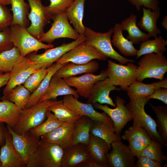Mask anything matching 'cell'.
I'll use <instances>...</instances> for the list:
<instances>
[{
  "instance_id": "1",
  "label": "cell",
  "mask_w": 167,
  "mask_h": 167,
  "mask_svg": "<svg viewBox=\"0 0 167 167\" xmlns=\"http://www.w3.org/2000/svg\"><path fill=\"white\" fill-rule=\"evenodd\" d=\"M26 167H61L64 149L59 145L41 138Z\"/></svg>"
},
{
  "instance_id": "2",
  "label": "cell",
  "mask_w": 167,
  "mask_h": 167,
  "mask_svg": "<svg viewBox=\"0 0 167 167\" xmlns=\"http://www.w3.org/2000/svg\"><path fill=\"white\" fill-rule=\"evenodd\" d=\"M149 100L146 97L129 99L126 106L131 113L133 126L141 127L148 133L152 140L164 143L156 128L155 121L145 112L144 107Z\"/></svg>"
},
{
  "instance_id": "3",
  "label": "cell",
  "mask_w": 167,
  "mask_h": 167,
  "mask_svg": "<svg viewBox=\"0 0 167 167\" xmlns=\"http://www.w3.org/2000/svg\"><path fill=\"white\" fill-rule=\"evenodd\" d=\"M61 101L47 100L38 102L30 108L22 109L19 119L12 128L16 133L21 135L36 127L44 121L48 108Z\"/></svg>"
},
{
  "instance_id": "4",
  "label": "cell",
  "mask_w": 167,
  "mask_h": 167,
  "mask_svg": "<svg viewBox=\"0 0 167 167\" xmlns=\"http://www.w3.org/2000/svg\"><path fill=\"white\" fill-rule=\"evenodd\" d=\"M113 28H110L105 33L97 32L89 28L86 27L84 35L86 40L84 43L92 46L107 57L118 61L120 64L124 65L135 61L122 56L117 52L112 46L111 37Z\"/></svg>"
},
{
  "instance_id": "5",
  "label": "cell",
  "mask_w": 167,
  "mask_h": 167,
  "mask_svg": "<svg viewBox=\"0 0 167 167\" xmlns=\"http://www.w3.org/2000/svg\"><path fill=\"white\" fill-rule=\"evenodd\" d=\"M137 80L146 78L163 79L167 72V58L164 54L150 53L143 55L138 62Z\"/></svg>"
},
{
  "instance_id": "6",
  "label": "cell",
  "mask_w": 167,
  "mask_h": 167,
  "mask_svg": "<svg viewBox=\"0 0 167 167\" xmlns=\"http://www.w3.org/2000/svg\"><path fill=\"white\" fill-rule=\"evenodd\" d=\"M10 29L11 40L22 56L25 57L33 51L36 52L41 49H47L54 47L52 43H43L30 34L27 28L20 25H11Z\"/></svg>"
},
{
  "instance_id": "7",
  "label": "cell",
  "mask_w": 167,
  "mask_h": 167,
  "mask_svg": "<svg viewBox=\"0 0 167 167\" xmlns=\"http://www.w3.org/2000/svg\"><path fill=\"white\" fill-rule=\"evenodd\" d=\"M51 19L53 22L51 28L43 34L39 41L51 44L55 40L60 38H70L75 40L79 38L80 35L70 24L65 12L52 15Z\"/></svg>"
},
{
  "instance_id": "8",
  "label": "cell",
  "mask_w": 167,
  "mask_h": 167,
  "mask_svg": "<svg viewBox=\"0 0 167 167\" xmlns=\"http://www.w3.org/2000/svg\"><path fill=\"white\" fill-rule=\"evenodd\" d=\"M27 1L30 9L28 18L31 24L27 29L33 36L39 40L44 33L45 27L50 23L52 15L47 6L42 4L41 0Z\"/></svg>"
},
{
  "instance_id": "9",
  "label": "cell",
  "mask_w": 167,
  "mask_h": 167,
  "mask_svg": "<svg viewBox=\"0 0 167 167\" xmlns=\"http://www.w3.org/2000/svg\"><path fill=\"white\" fill-rule=\"evenodd\" d=\"M125 65L108 60L106 69L108 77L113 85L119 86L121 90L126 91L127 88L137 80V66L129 62Z\"/></svg>"
},
{
  "instance_id": "10",
  "label": "cell",
  "mask_w": 167,
  "mask_h": 167,
  "mask_svg": "<svg viewBox=\"0 0 167 167\" xmlns=\"http://www.w3.org/2000/svg\"><path fill=\"white\" fill-rule=\"evenodd\" d=\"M43 67L42 64L33 62L28 58L21 55L10 72V78L3 93L23 84L31 74Z\"/></svg>"
},
{
  "instance_id": "11",
  "label": "cell",
  "mask_w": 167,
  "mask_h": 167,
  "mask_svg": "<svg viewBox=\"0 0 167 167\" xmlns=\"http://www.w3.org/2000/svg\"><path fill=\"white\" fill-rule=\"evenodd\" d=\"M107 58L94 47L85 44L83 42L65 54L56 63L64 64L71 62L83 64L94 59L105 61Z\"/></svg>"
},
{
  "instance_id": "12",
  "label": "cell",
  "mask_w": 167,
  "mask_h": 167,
  "mask_svg": "<svg viewBox=\"0 0 167 167\" xmlns=\"http://www.w3.org/2000/svg\"><path fill=\"white\" fill-rule=\"evenodd\" d=\"M62 101L66 105L75 113L88 117L93 120L103 122L115 132L113 122L109 117L104 112L101 113L96 111L92 104L81 102L71 95H65Z\"/></svg>"
},
{
  "instance_id": "13",
  "label": "cell",
  "mask_w": 167,
  "mask_h": 167,
  "mask_svg": "<svg viewBox=\"0 0 167 167\" xmlns=\"http://www.w3.org/2000/svg\"><path fill=\"white\" fill-rule=\"evenodd\" d=\"M6 127L11 136L16 152L27 165L30 157L36 149L40 137L35 135L30 130L19 135L7 125Z\"/></svg>"
},
{
  "instance_id": "14",
  "label": "cell",
  "mask_w": 167,
  "mask_h": 167,
  "mask_svg": "<svg viewBox=\"0 0 167 167\" xmlns=\"http://www.w3.org/2000/svg\"><path fill=\"white\" fill-rule=\"evenodd\" d=\"M125 103L124 99L117 96L115 100L116 106L114 109L98 103L93 104L95 108L103 111L109 117L113 122L115 133L119 136L127 123L133 119L131 113L125 105Z\"/></svg>"
},
{
  "instance_id": "15",
  "label": "cell",
  "mask_w": 167,
  "mask_h": 167,
  "mask_svg": "<svg viewBox=\"0 0 167 167\" xmlns=\"http://www.w3.org/2000/svg\"><path fill=\"white\" fill-rule=\"evenodd\" d=\"M111 146V150L106 155L109 167H135V156L128 146L121 140L113 142Z\"/></svg>"
},
{
  "instance_id": "16",
  "label": "cell",
  "mask_w": 167,
  "mask_h": 167,
  "mask_svg": "<svg viewBox=\"0 0 167 167\" xmlns=\"http://www.w3.org/2000/svg\"><path fill=\"white\" fill-rule=\"evenodd\" d=\"M85 40V36L80 35L79 39L71 43H63L58 47L49 49L41 54H31L28 58L33 62L42 64L44 67L47 68L66 53L77 45L84 42Z\"/></svg>"
},
{
  "instance_id": "17",
  "label": "cell",
  "mask_w": 167,
  "mask_h": 167,
  "mask_svg": "<svg viewBox=\"0 0 167 167\" xmlns=\"http://www.w3.org/2000/svg\"><path fill=\"white\" fill-rule=\"evenodd\" d=\"M107 77L106 70H103L98 75L86 73L79 76H73L63 79L70 86L76 88V91L79 95L87 99L95 84Z\"/></svg>"
},
{
  "instance_id": "18",
  "label": "cell",
  "mask_w": 167,
  "mask_h": 167,
  "mask_svg": "<svg viewBox=\"0 0 167 167\" xmlns=\"http://www.w3.org/2000/svg\"><path fill=\"white\" fill-rule=\"evenodd\" d=\"M120 88H117L113 84L108 77L104 79L96 82L92 87L87 103L94 104H107L115 107V104L109 96L110 92L113 90L120 91Z\"/></svg>"
},
{
  "instance_id": "19",
  "label": "cell",
  "mask_w": 167,
  "mask_h": 167,
  "mask_svg": "<svg viewBox=\"0 0 167 167\" xmlns=\"http://www.w3.org/2000/svg\"><path fill=\"white\" fill-rule=\"evenodd\" d=\"M129 143L128 146L135 157L140 156L142 150L148 144L152 139L147 132L141 127L131 126L125 131L121 136Z\"/></svg>"
},
{
  "instance_id": "20",
  "label": "cell",
  "mask_w": 167,
  "mask_h": 167,
  "mask_svg": "<svg viewBox=\"0 0 167 167\" xmlns=\"http://www.w3.org/2000/svg\"><path fill=\"white\" fill-rule=\"evenodd\" d=\"M5 143L0 150V160L2 167H26V163L16 152L13 145L11 136L7 128L4 127Z\"/></svg>"
},
{
  "instance_id": "21",
  "label": "cell",
  "mask_w": 167,
  "mask_h": 167,
  "mask_svg": "<svg viewBox=\"0 0 167 167\" xmlns=\"http://www.w3.org/2000/svg\"><path fill=\"white\" fill-rule=\"evenodd\" d=\"M64 149L61 167H77L91 158L86 145L84 144L70 145Z\"/></svg>"
},
{
  "instance_id": "22",
  "label": "cell",
  "mask_w": 167,
  "mask_h": 167,
  "mask_svg": "<svg viewBox=\"0 0 167 167\" xmlns=\"http://www.w3.org/2000/svg\"><path fill=\"white\" fill-rule=\"evenodd\" d=\"M91 158L101 167H108L106 154L111 146L104 140L90 133L89 141L86 145Z\"/></svg>"
},
{
  "instance_id": "23",
  "label": "cell",
  "mask_w": 167,
  "mask_h": 167,
  "mask_svg": "<svg viewBox=\"0 0 167 167\" xmlns=\"http://www.w3.org/2000/svg\"><path fill=\"white\" fill-rule=\"evenodd\" d=\"M99 68V65L98 62L93 60L83 64L69 62L60 67L53 76L64 78L82 74H93L97 71Z\"/></svg>"
},
{
  "instance_id": "24",
  "label": "cell",
  "mask_w": 167,
  "mask_h": 167,
  "mask_svg": "<svg viewBox=\"0 0 167 167\" xmlns=\"http://www.w3.org/2000/svg\"><path fill=\"white\" fill-rule=\"evenodd\" d=\"M71 95L76 99L79 95L76 90L72 88L63 78L52 76L47 90L39 102L49 99H57L58 96Z\"/></svg>"
},
{
  "instance_id": "25",
  "label": "cell",
  "mask_w": 167,
  "mask_h": 167,
  "mask_svg": "<svg viewBox=\"0 0 167 167\" xmlns=\"http://www.w3.org/2000/svg\"><path fill=\"white\" fill-rule=\"evenodd\" d=\"M74 128V124L65 123L40 138L48 142L58 144L64 149L71 145Z\"/></svg>"
},
{
  "instance_id": "26",
  "label": "cell",
  "mask_w": 167,
  "mask_h": 167,
  "mask_svg": "<svg viewBox=\"0 0 167 167\" xmlns=\"http://www.w3.org/2000/svg\"><path fill=\"white\" fill-rule=\"evenodd\" d=\"M161 87L167 88V78L150 84L137 80L127 88L126 91L129 99H133L146 97L152 94L156 89Z\"/></svg>"
},
{
  "instance_id": "27",
  "label": "cell",
  "mask_w": 167,
  "mask_h": 167,
  "mask_svg": "<svg viewBox=\"0 0 167 167\" xmlns=\"http://www.w3.org/2000/svg\"><path fill=\"white\" fill-rule=\"evenodd\" d=\"M137 16L131 13L130 16L122 20L120 24L122 30L127 31L126 38L133 44H137L150 38L148 33L142 31L137 24Z\"/></svg>"
},
{
  "instance_id": "28",
  "label": "cell",
  "mask_w": 167,
  "mask_h": 167,
  "mask_svg": "<svg viewBox=\"0 0 167 167\" xmlns=\"http://www.w3.org/2000/svg\"><path fill=\"white\" fill-rule=\"evenodd\" d=\"M143 15L137 23L139 28L148 32L150 37H155L161 33L157 27V23L161 15L160 11L152 10L142 7Z\"/></svg>"
},
{
  "instance_id": "29",
  "label": "cell",
  "mask_w": 167,
  "mask_h": 167,
  "mask_svg": "<svg viewBox=\"0 0 167 167\" xmlns=\"http://www.w3.org/2000/svg\"><path fill=\"white\" fill-rule=\"evenodd\" d=\"M93 120L82 116L74 123V131L71 145L79 143L87 145L90 137V130Z\"/></svg>"
},
{
  "instance_id": "30",
  "label": "cell",
  "mask_w": 167,
  "mask_h": 167,
  "mask_svg": "<svg viewBox=\"0 0 167 167\" xmlns=\"http://www.w3.org/2000/svg\"><path fill=\"white\" fill-rule=\"evenodd\" d=\"M86 0H74L65 12L75 30L80 35H84L85 27L83 23Z\"/></svg>"
},
{
  "instance_id": "31",
  "label": "cell",
  "mask_w": 167,
  "mask_h": 167,
  "mask_svg": "<svg viewBox=\"0 0 167 167\" xmlns=\"http://www.w3.org/2000/svg\"><path fill=\"white\" fill-rule=\"evenodd\" d=\"M113 28V35L111 42L113 45L117 48L120 52L126 57L136 55L138 50L134 46L133 43L125 37L120 24L116 23Z\"/></svg>"
},
{
  "instance_id": "32",
  "label": "cell",
  "mask_w": 167,
  "mask_h": 167,
  "mask_svg": "<svg viewBox=\"0 0 167 167\" xmlns=\"http://www.w3.org/2000/svg\"><path fill=\"white\" fill-rule=\"evenodd\" d=\"M0 101V122L5 123L12 128L19 119L22 109L11 101Z\"/></svg>"
},
{
  "instance_id": "33",
  "label": "cell",
  "mask_w": 167,
  "mask_h": 167,
  "mask_svg": "<svg viewBox=\"0 0 167 167\" xmlns=\"http://www.w3.org/2000/svg\"><path fill=\"white\" fill-rule=\"evenodd\" d=\"M64 64L56 63L47 68L48 71L46 74L37 88L31 94L29 100L26 105L25 109L30 108L39 102L47 90L51 79L54 74Z\"/></svg>"
},
{
  "instance_id": "34",
  "label": "cell",
  "mask_w": 167,
  "mask_h": 167,
  "mask_svg": "<svg viewBox=\"0 0 167 167\" xmlns=\"http://www.w3.org/2000/svg\"><path fill=\"white\" fill-rule=\"evenodd\" d=\"M11 10L13 13V20L11 25L18 24L28 28L29 20L28 18L30 6L25 0H10Z\"/></svg>"
},
{
  "instance_id": "35",
  "label": "cell",
  "mask_w": 167,
  "mask_h": 167,
  "mask_svg": "<svg viewBox=\"0 0 167 167\" xmlns=\"http://www.w3.org/2000/svg\"><path fill=\"white\" fill-rule=\"evenodd\" d=\"M3 96L0 99L11 101L22 109L29 101L31 93L22 84L19 85L9 92L3 93Z\"/></svg>"
},
{
  "instance_id": "36",
  "label": "cell",
  "mask_w": 167,
  "mask_h": 167,
  "mask_svg": "<svg viewBox=\"0 0 167 167\" xmlns=\"http://www.w3.org/2000/svg\"><path fill=\"white\" fill-rule=\"evenodd\" d=\"M167 41L161 36H156L153 40L149 39L140 43V48L138 50L136 59L145 54L154 53L164 54L166 52Z\"/></svg>"
},
{
  "instance_id": "37",
  "label": "cell",
  "mask_w": 167,
  "mask_h": 167,
  "mask_svg": "<svg viewBox=\"0 0 167 167\" xmlns=\"http://www.w3.org/2000/svg\"><path fill=\"white\" fill-rule=\"evenodd\" d=\"M90 133L104 140L108 145L114 141L121 140V136L117 135L109 126L101 122L93 120Z\"/></svg>"
},
{
  "instance_id": "38",
  "label": "cell",
  "mask_w": 167,
  "mask_h": 167,
  "mask_svg": "<svg viewBox=\"0 0 167 167\" xmlns=\"http://www.w3.org/2000/svg\"><path fill=\"white\" fill-rule=\"evenodd\" d=\"M47 110L52 112L60 121L69 124H74L82 116L75 113L66 105L62 100L49 106Z\"/></svg>"
},
{
  "instance_id": "39",
  "label": "cell",
  "mask_w": 167,
  "mask_h": 167,
  "mask_svg": "<svg viewBox=\"0 0 167 167\" xmlns=\"http://www.w3.org/2000/svg\"><path fill=\"white\" fill-rule=\"evenodd\" d=\"M155 112L156 119L155 121L157 131L162 138L164 145L167 146V107L155 106L150 103Z\"/></svg>"
},
{
  "instance_id": "40",
  "label": "cell",
  "mask_w": 167,
  "mask_h": 167,
  "mask_svg": "<svg viewBox=\"0 0 167 167\" xmlns=\"http://www.w3.org/2000/svg\"><path fill=\"white\" fill-rule=\"evenodd\" d=\"M46 116V119L45 121L30 130L37 136L41 137L47 134L65 123L59 120L50 111H47Z\"/></svg>"
},
{
  "instance_id": "41",
  "label": "cell",
  "mask_w": 167,
  "mask_h": 167,
  "mask_svg": "<svg viewBox=\"0 0 167 167\" xmlns=\"http://www.w3.org/2000/svg\"><path fill=\"white\" fill-rule=\"evenodd\" d=\"M21 56L18 49L14 46L0 54V72H10Z\"/></svg>"
},
{
  "instance_id": "42",
  "label": "cell",
  "mask_w": 167,
  "mask_h": 167,
  "mask_svg": "<svg viewBox=\"0 0 167 167\" xmlns=\"http://www.w3.org/2000/svg\"><path fill=\"white\" fill-rule=\"evenodd\" d=\"M164 145L161 143L152 140L150 143L142 151L140 156L148 157L153 161L162 164L167 160V157L163 151Z\"/></svg>"
},
{
  "instance_id": "43",
  "label": "cell",
  "mask_w": 167,
  "mask_h": 167,
  "mask_svg": "<svg viewBox=\"0 0 167 167\" xmlns=\"http://www.w3.org/2000/svg\"><path fill=\"white\" fill-rule=\"evenodd\" d=\"M47 71V68L45 67L39 69L29 76L23 85L32 93L38 87Z\"/></svg>"
},
{
  "instance_id": "44",
  "label": "cell",
  "mask_w": 167,
  "mask_h": 167,
  "mask_svg": "<svg viewBox=\"0 0 167 167\" xmlns=\"http://www.w3.org/2000/svg\"><path fill=\"white\" fill-rule=\"evenodd\" d=\"M50 4L47 6L52 15L60 12H65L74 0H49Z\"/></svg>"
},
{
  "instance_id": "45",
  "label": "cell",
  "mask_w": 167,
  "mask_h": 167,
  "mask_svg": "<svg viewBox=\"0 0 167 167\" xmlns=\"http://www.w3.org/2000/svg\"><path fill=\"white\" fill-rule=\"evenodd\" d=\"M13 18L10 9L6 6L0 3V32L10 27Z\"/></svg>"
},
{
  "instance_id": "46",
  "label": "cell",
  "mask_w": 167,
  "mask_h": 167,
  "mask_svg": "<svg viewBox=\"0 0 167 167\" xmlns=\"http://www.w3.org/2000/svg\"><path fill=\"white\" fill-rule=\"evenodd\" d=\"M130 3L134 6L139 11L143 6L152 10H159L160 2L158 0H127Z\"/></svg>"
},
{
  "instance_id": "47",
  "label": "cell",
  "mask_w": 167,
  "mask_h": 167,
  "mask_svg": "<svg viewBox=\"0 0 167 167\" xmlns=\"http://www.w3.org/2000/svg\"><path fill=\"white\" fill-rule=\"evenodd\" d=\"M14 47L10 38V27L0 32V54Z\"/></svg>"
},
{
  "instance_id": "48",
  "label": "cell",
  "mask_w": 167,
  "mask_h": 167,
  "mask_svg": "<svg viewBox=\"0 0 167 167\" xmlns=\"http://www.w3.org/2000/svg\"><path fill=\"white\" fill-rule=\"evenodd\" d=\"M135 167H162V163L154 161L147 156H140L137 157Z\"/></svg>"
},
{
  "instance_id": "49",
  "label": "cell",
  "mask_w": 167,
  "mask_h": 167,
  "mask_svg": "<svg viewBox=\"0 0 167 167\" xmlns=\"http://www.w3.org/2000/svg\"><path fill=\"white\" fill-rule=\"evenodd\" d=\"M148 99L159 100L167 105V88H159L156 89L152 94L146 97Z\"/></svg>"
},
{
  "instance_id": "50",
  "label": "cell",
  "mask_w": 167,
  "mask_h": 167,
  "mask_svg": "<svg viewBox=\"0 0 167 167\" xmlns=\"http://www.w3.org/2000/svg\"><path fill=\"white\" fill-rule=\"evenodd\" d=\"M10 72H0V88L6 85L10 79Z\"/></svg>"
},
{
  "instance_id": "51",
  "label": "cell",
  "mask_w": 167,
  "mask_h": 167,
  "mask_svg": "<svg viewBox=\"0 0 167 167\" xmlns=\"http://www.w3.org/2000/svg\"><path fill=\"white\" fill-rule=\"evenodd\" d=\"M77 167H101L97 164L91 158L88 160L79 164Z\"/></svg>"
},
{
  "instance_id": "52",
  "label": "cell",
  "mask_w": 167,
  "mask_h": 167,
  "mask_svg": "<svg viewBox=\"0 0 167 167\" xmlns=\"http://www.w3.org/2000/svg\"><path fill=\"white\" fill-rule=\"evenodd\" d=\"M3 123L0 122V147L3 145L5 142V137L4 132V126Z\"/></svg>"
},
{
  "instance_id": "53",
  "label": "cell",
  "mask_w": 167,
  "mask_h": 167,
  "mask_svg": "<svg viewBox=\"0 0 167 167\" xmlns=\"http://www.w3.org/2000/svg\"><path fill=\"white\" fill-rule=\"evenodd\" d=\"M162 26L166 30L167 29V16H165L161 23Z\"/></svg>"
},
{
  "instance_id": "54",
  "label": "cell",
  "mask_w": 167,
  "mask_h": 167,
  "mask_svg": "<svg viewBox=\"0 0 167 167\" xmlns=\"http://www.w3.org/2000/svg\"><path fill=\"white\" fill-rule=\"evenodd\" d=\"M0 3L6 6L11 4L10 0H0Z\"/></svg>"
},
{
  "instance_id": "55",
  "label": "cell",
  "mask_w": 167,
  "mask_h": 167,
  "mask_svg": "<svg viewBox=\"0 0 167 167\" xmlns=\"http://www.w3.org/2000/svg\"><path fill=\"white\" fill-rule=\"evenodd\" d=\"M0 167H2V163L0 160Z\"/></svg>"
}]
</instances>
